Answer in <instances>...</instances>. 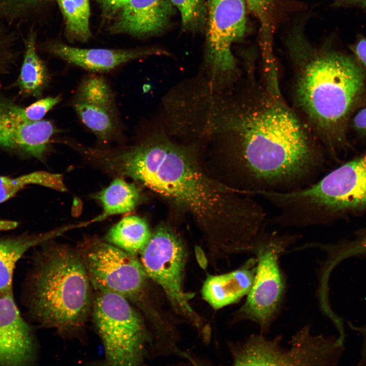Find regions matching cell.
Masks as SVG:
<instances>
[{
	"label": "cell",
	"mask_w": 366,
	"mask_h": 366,
	"mask_svg": "<svg viewBox=\"0 0 366 366\" xmlns=\"http://www.w3.org/2000/svg\"><path fill=\"white\" fill-rule=\"evenodd\" d=\"M196 148L156 132L130 146L103 149L98 163L105 171L132 178L191 214L223 252L242 248L260 233L265 211L252 196L206 175Z\"/></svg>",
	"instance_id": "6da1fadb"
},
{
	"label": "cell",
	"mask_w": 366,
	"mask_h": 366,
	"mask_svg": "<svg viewBox=\"0 0 366 366\" xmlns=\"http://www.w3.org/2000/svg\"><path fill=\"white\" fill-rule=\"evenodd\" d=\"M194 117L200 136L230 134L236 139L227 151L226 184L242 194L294 191L320 177L322 156L283 106L267 102L241 107L219 93L207 92Z\"/></svg>",
	"instance_id": "7a4b0ae2"
},
{
	"label": "cell",
	"mask_w": 366,
	"mask_h": 366,
	"mask_svg": "<svg viewBox=\"0 0 366 366\" xmlns=\"http://www.w3.org/2000/svg\"><path fill=\"white\" fill-rule=\"evenodd\" d=\"M286 45L301 69L296 87L301 107L321 124L340 121L362 86L360 66L346 54L315 48L306 37L301 21L289 31Z\"/></svg>",
	"instance_id": "3957f363"
},
{
	"label": "cell",
	"mask_w": 366,
	"mask_h": 366,
	"mask_svg": "<svg viewBox=\"0 0 366 366\" xmlns=\"http://www.w3.org/2000/svg\"><path fill=\"white\" fill-rule=\"evenodd\" d=\"M28 307L41 325L77 331L92 308V286L79 252L53 245L43 252L28 278Z\"/></svg>",
	"instance_id": "277c9868"
},
{
	"label": "cell",
	"mask_w": 366,
	"mask_h": 366,
	"mask_svg": "<svg viewBox=\"0 0 366 366\" xmlns=\"http://www.w3.org/2000/svg\"><path fill=\"white\" fill-rule=\"evenodd\" d=\"M272 203L283 227L325 225L366 213V152L307 187L274 193Z\"/></svg>",
	"instance_id": "5b68a950"
},
{
	"label": "cell",
	"mask_w": 366,
	"mask_h": 366,
	"mask_svg": "<svg viewBox=\"0 0 366 366\" xmlns=\"http://www.w3.org/2000/svg\"><path fill=\"white\" fill-rule=\"evenodd\" d=\"M94 321L111 365H138L143 361L147 341L142 318L124 297L96 291L92 304Z\"/></svg>",
	"instance_id": "8992f818"
},
{
	"label": "cell",
	"mask_w": 366,
	"mask_h": 366,
	"mask_svg": "<svg viewBox=\"0 0 366 366\" xmlns=\"http://www.w3.org/2000/svg\"><path fill=\"white\" fill-rule=\"evenodd\" d=\"M207 8L206 82L211 89L220 92L236 72L232 45L246 34L247 7L245 0H208Z\"/></svg>",
	"instance_id": "52a82bcc"
},
{
	"label": "cell",
	"mask_w": 366,
	"mask_h": 366,
	"mask_svg": "<svg viewBox=\"0 0 366 366\" xmlns=\"http://www.w3.org/2000/svg\"><path fill=\"white\" fill-rule=\"evenodd\" d=\"M297 234L275 232L254 253V280L239 317L254 322L265 331L276 317L283 298L285 284L279 264L281 255L295 242Z\"/></svg>",
	"instance_id": "ba28073f"
},
{
	"label": "cell",
	"mask_w": 366,
	"mask_h": 366,
	"mask_svg": "<svg viewBox=\"0 0 366 366\" xmlns=\"http://www.w3.org/2000/svg\"><path fill=\"white\" fill-rule=\"evenodd\" d=\"M139 254L148 278L162 288L174 310L199 326L200 319L189 303L192 295L184 288L186 255L179 237L159 226Z\"/></svg>",
	"instance_id": "9c48e42d"
},
{
	"label": "cell",
	"mask_w": 366,
	"mask_h": 366,
	"mask_svg": "<svg viewBox=\"0 0 366 366\" xmlns=\"http://www.w3.org/2000/svg\"><path fill=\"white\" fill-rule=\"evenodd\" d=\"M96 291L119 294L138 301L148 277L135 255L99 239L86 240L78 251Z\"/></svg>",
	"instance_id": "30bf717a"
},
{
	"label": "cell",
	"mask_w": 366,
	"mask_h": 366,
	"mask_svg": "<svg viewBox=\"0 0 366 366\" xmlns=\"http://www.w3.org/2000/svg\"><path fill=\"white\" fill-rule=\"evenodd\" d=\"M289 349H283L277 339L267 340L261 335H253L236 348L233 361L236 365H323L327 348L320 336L314 337L308 328L296 334Z\"/></svg>",
	"instance_id": "8fae6325"
},
{
	"label": "cell",
	"mask_w": 366,
	"mask_h": 366,
	"mask_svg": "<svg viewBox=\"0 0 366 366\" xmlns=\"http://www.w3.org/2000/svg\"><path fill=\"white\" fill-rule=\"evenodd\" d=\"M73 108L84 125L107 142L119 134V123L113 93L102 76L84 78L77 90Z\"/></svg>",
	"instance_id": "7c38bea8"
},
{
	"label": "cell",
	"mask_w": 366,
	"mask_h": 366,
	"mask_svg": "<svg viewBox=\"0 0 366 366\" xmlns=\"http://www.w3.org/2000/svg\"><path fill=\"white\" fill-rule=\"evenodd\" d=\"M30 326L21 316L13 292L0 296V365H28L35 355Z\"/></svg>",
	"instance_id": "4fadbf2b"
},
{
	"label": "cell",
	"mask_w": 366,
	"mask_h": 366,
	"mask_svg": "<svg viewBox=\"0 0 366 366\" xmlns=\"http://www.w3.org/2000/svg\"><path fill=\"white\" fill-rule=\"evenodd\" d=\"M56 131L51 121H27L12 111L8 101H0L1 145L41 159Z\"/></svg>",
	"instance_id": "5bb4252c"
},
{
	"label": "cell",
	"mask_w": 366,
	"mask_h": 366,
	"mask_svg": "<svg viewBox=\"0 0 366 366\" xmlns=\"http://www.w3.org/2000/svg\"><path fill=\"white\" fill-rule=\"evenodd\" d=\"M172 12L170 0H129L110 29L136 36L155 34L166 27Z\"/></svg>",
	"instance_id": "9a60e30c"
},
{
	"label": "cell",
	"mask_w": 366,
	"mask_h": 366,
	"mask_svg": "<svg viewBox=\"0 0 366 366\" xmlns=\"http://www.w3.org/2000/svg\"><path fill=\"white\" fill-rule=\"evenodd\" d=\"M49 52L64 60L94 72L107 71L137 58L166 54L155 48L134 49H85L61 43L49 45Z\"/></svg>",
	"instance_id": "2e32d148"
},
{
	"label": "cell",
	"mask_w": 366,
	"mask_h": 366,
	"mask_svg": "<svg viewBox=\"0 0 366 366\" xmlns=\"http://www.w3.org/2000/svg\"><path fill=\"white\" fill-rule=\"evenodd\" d=\"M256 266V258L252 257L236 270L208 276L201 289L203 299L216 310L238 301L250 290Z\"/></svg>",
	"instance_id": "e0dca14e"
},
{
	"label": "cell",
	"mask_w": 366,
	"mask_h": 366,
	"mask_svg": "<svg viewBox=\"0 0 366 366\" xmlns=\"http://www.w3.org/2000/svg\"><path fill=\"white\" fill-rule=\"evenodd\" d=\"M76 227L71 225L34 235L0 238V296L13 292V275L18 260L30 248Z\"/></svg>",
	"instance_id": "ac0fdd59"
},
{
	"label": "cell",
	"mask_w": 366,
	"mask_h": 366,
	"mask_svg": "<svg viewBox=\"0 0 366 366\" xmlns=\"http://www.w3.org/2000/svg\"><path fill=\"white\" fill-rule=\"evenodd\" d=\"M151 235L146 221L131 215L124 217L111 227L106 239L109 243L136 256L141 253Z\"/></svg>",
	"instance_id": "d6986e66"
},
{
	"label": "cell",
	"mask_w": 366,
	"mask_h": 366,
	"mask_svg": "<svg viewBox=\"0 0 366 366\" xmlns=\"http://www.w3.org/2000/svg\"><path fill=\"white\" fill-rule=\"evenodd\" d=\"M97 198L102 204L103 212L93 220V222L133 210L139 202L140 194L135 185L117 178L99 192Z\"/></svg>",
	"instance_id": "ffe728a7"
},
{
	"label": "cell",
	"mask_w": 366,
	"mask_h": 366,
	"mask_svg": "<svg viewBox=\"0 0 366 366\" xmlns=\"http://www.w3.org/2000/svg\"><path fill=\"white\" fill-rule=\"evenodd\" d=\"M48 81L46 67L37 52L35 37L33 34H30L25 43L19 84L25 93L38 97L42 94Z\"/></svg>",
	"instance_id": "44dd1931"
},
{
	"label": "cell",
	"mask_w": 366,
	"mask_h": 366,
	"mask_svg": "<svg viewBox=\"0 0 366 366\" xmlns=\"http://www.w3.org/2000/svg\"><path fill=\"white\" fill-rule=\"evenodd\" d=\"M29 185H38L62 192L67 190L63 175L59 174L40 171L16 178L0 176V203L9 199Z\"/></svg>",
	"instance_id": "7402d4cb"
},
{
	"label": "cell",
	"mask_w": 366,
	"mask_h": 366,
	"mask_svg": "<svg viewBox=\"0 0 366 366\" xmlns=\"http://www.w3.org/2000/svg\"><path fill=\"white\" fill-rule=\"evenodd\" d=\"M64 16L66 28L72 36L87 41L91 36L89 0H56Z\"/></svg>",
	"instance_id": "603a6c76"
},
{
	"label": "cell",
	"mask_w": 366,
	"mask_h": 366,
	"mask_svg": "<svg viewBox=\"0 0 366 366\" xmlns=\"http://www.w3.org/2000/svg\"><path fill=\"white\" fill-rule=\"evenodd\" d=\"M247 8L259 22V44L264 48L273 45L278 0H245Z\"/></svg>",
	"instance_id": "cb8c5ba5"
},
{
	"label": "cell",
	"mask_w": 366,
	"mask_h": 366,
	"mask_svg": "<svg viewBox=\"0 0 366 366\" xmlns=\"http://www.w3.org/2000/svg\"><path fill=\"white\" fill-rule=\"evenodd\" d=\"M170 1L179 11L184 28H198L204 24L207 10L204 0Z\"/></svg>",
	"instance_id": "d4e9b609"
},
{
	"label": "cell",
	"mask_w": 366,
	"mask_h": 366,
	"mask_svg": "<svg viewBox=\"0 0 366 366\" xmlns=\"http://www.w3.org/2000/svg\"><path fill=\"white\" fill-rule=\"evenodd\" d=\"M59 101L58 97H48L40 99L25 108L19 107L11 102H9V106L12 111L20 118L33 123L41 120Z\"/></svg>",
	"instance_id": "484cf974"
},
{
	"label": "cell",
	"mask_w": 366,
	"mask_h": 366,
	"mask_svg": "<svg viewBox=\"0 0 366 366\" xmlns=\"http://www.w3.org/2000/svg\"><path fill=\"white\" fill-rule=\"evenodd\" d=\"M129 0H98L103 14L108 18L116 16Z\"/></svg>",
	"instance_id": "4316f807"
},
{
	"label": "cell",
	"mask_w": 366,
	"mask_h": 366,
	"mask_svg": "<svg viewBox=\"0 0 366 366\" xmlns=\"http://www.w3.org/2000/svg\"><path fill=\"white\" fill-rule=\"evenodd\" d=\"M333 5L336 6L356 7L366 11V0H332Z\"/></svg>",
	"instance_id": "83f0119b"
},
{
	"label": "cell",
	"mask_w": 366,
	"mask_h": 366,
	"mask_svg": "<svg viewBox=\"0 0 366 366\" xmlns=\"http://www.w3.org/2000/svg\"><path fill=\"white\" fill-rule=\"evenodd\" d=\"M353 50L359 59L366 67V39L358 41L354 45Z\"/></svg>",
	"instance_id": "f1b7e54d"
},
{
	"label": "cell",
	"mask_w": 366,
	"mask_h": 366,
	"mask_svg": "<svg viewBox=\"0 0 366 366\" xmlns=\"http://www.w3.org/2000/svg\"><path fill=\"white\" fill-rule=\"evenodd\" d=\"M354 124L356 129L366 133V107L360 110L355 115Z\"/></svg>",
	"instance_id": "f546056e"
},
{
	"label": "cell",
	"mask_w": 366,
	"mask_h": 366,
	"mask_svg": "<svg viewBox=\"0 0 366 366\" xmlns=\"http://www.w3.org/2000/svg\"><path fill=\"white\" fill-rule=\"evenodd\" d=\"M18 223L14 221L0 220V231L12 230L16 228Z\"/></svg>",
	"instance_id": "4dcf8cb0"
}]
</instances>
